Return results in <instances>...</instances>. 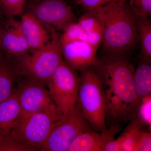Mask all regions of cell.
<instances>
[{
    "instance_id": "6da1fadb",
    "label": "cell",
    "mask_w": 151,
    "mask_h": 151,
    "mask_svg": "<svg viewBox=\"0 0 151 151\" xmlns=\"http://www.w3.org/2000/svg\"><path fill=\"white\" fill-rule=\"evenodd\" d=\"M92 65L101 80L107 113L115 122L135 118L141 100L134 86L135 68L127 54H102L96 57Z\"/></svg>"
},
{
    "instance_id": "7a4b0ae2",
    "label": "cell",
    "mask_w": 151,
    "mask_h": 151,
    "mask_svg": "<svg viewBox=\"0 0 151 151\" xmlns=\"http://www.w3.org/2000/svg\"><path fill=\"white\" fill-rule=\"evenodd\" d=\"M96 11L104 29L102 54H128L138 37L137 22L127 3L110 2Z\"/></svg>"
},
{
    "instance_id": "3957f363",
    "label": "cell",
    "mask_w": 151,
    "mask_h": 151,
    "mask_svg": "<svg viewBox=\"0 0 151 151\" xmlns=\"http://www.w3.org/2000/svg\"><path fill=\"white\" fill-rule=\"evenodd\" d=\"M60 119L43 112L21 113L8 139L0 144V151L41 150L52 127Z\"/></svg>"
},
{
    "instance_id": "277c9868",
    "label": "cell",
    "mask_w": 151,
    "mask_h": 151,
    "mask_svg": "<svg viewBox=\"0 0 151 151\" xmlns=\"http://www.w3.org/2000/svg\"><path fill=\"white\" fill-rule=\"evenodd\" d=\"M51 38L43 47L14 60L19 75L46 84L63 60L60 36L50 27Z\"/></svg>"
},
{
    "instance_id": "5b68a950",
    "label": "cell",
    "mask_w": 151,
    "mask_h": 151,
    "mask_svg": "<svg viewBox=\"0 0 151 151\" xmlns=\"http://www.w3.org/2000/svg\"><path fill=\"white\" fill-rule=\"evenodd\" d=\"M77 103L92 129L100 132L107 128L105 95L100 76L93 65L81 71Z\"/></svg>"
},
{
    "instance_id": "8992f818",
    "label": "cell",
    "mask_w": 151,
    "mask_h": 151,
    "mask_svg": "<svg viewBox=\"0 0 151 151\" xmlns=\"http://www.w3.org/2000/svg\"><path fill=\"white\" fill-rule=\"evenodd\" d=\"M14 90L22 114L43 112L57 119L62 116L58 110L46 85L42 82L18 75Z\"/></svg>"
},
{
    "instance_id": "52a82bcc",
    "label": "cell",
    "mask_w": 151,
    "mask_h": 151,
    "mask_svg": "<svg viewBox=\"0 0 151 151\" xmlns=\"http://www.w3.org/2000/svg\"><path fill=\"white\" fill-rule=\"evenodd\" d=\"M61 116L66 115L76 105L79 76L76 70L63 60L46 84Z\"/></svg>"
},
{
    "instance_id": "ba28073f",
    "label": "cell",
    "mask_w": 151,
    "mask_h": 151,
    "mask_svg": "<svg viewBox=\"0 0 151 151\" xmlns=\"http://www.w3.org/2000/svg\"><path fill=\"white\" fill-rule=\"evenodd\" d=\"M92 129L77 103L55 123L41 151H67L78 136Z\"/></svg>"
},
{
    "instance_id": "9c48e42d",
    "label": "cell",
    "mask_w": 151,
    "mask_h": 151,
    "mask_svg": "<svg viewBox=\"0 0 151 151\" xmlns=\"http://www.w3.org/2000/svg\"><path fill=\"white\" fill-rule=\"evenodd\" d=\"M26 8L43 24L63 31L76 22L72 8L65 0H42L35 4H27Z\"/></svg>"
},
{
    "instance_id": "30bf717a",
    "label": "cell",
    "mask_w": 151,
    "mask_h": 151,
    "mask_svg": "<svg viewBox=\"0 0 151 151\" xmlns=\"http://www.w3.org/2000/svg\"><path fill=\"white\" fill-rule=\"evenodd\" d=\"M0 49L6 56L14 60L30 51L20 22L14 18H7L3 27L0 24Z\"/></svg>"
},
{
    "instance_id": "8fae6325",
    "label": "cell",
    "mask_w": 151,
    "mask_h": 151,
    "mask_svg": "<svg viewBox=\"0 0 151 151\" xmlns=\"http://www.w3.org/2000/svg\"><path fill=\"white\" fill-rule=\"evenodd\" d=\"M63 58L71 68L81 71L93 65L97 49L86 41H76L61 45Z\"/></svg>"
},
{
    "instance_id": "7c38bea8",
    "label": "cell",
    "mask_w": 151,
    "mask_h": 151,
    "mask_svg": "<svg viewBox=\"0 0 151 151\" xmlns=\"http://www.w3.org/2000/svg\"><path fill=\"white\" fill-rule=\"evenodd\" d=\"M121 130V127L116 123L100 132L86 131L76 138L67 151H104L106 144L114 139Z\"/></svg>"
},
{
    "instance_id": "4fadbf2b",
    "label": "cell",
    "mask_w": 151,
    "mask_h": 151,
    "mask_svg": "<svg viewBox=\"0 0 151 151\" xmlns=\"http://www.w3.org/2000/svg\"><path fill=\"white\" fill-rule=\"evenodd\" d=\"M19 22L29 51L43 47L50 40L51 34L50 35L44 24L30 13L26 12L24 13Z\"/></svg>"
},
{
    "instance_id": "5bb4252c",
    "label": "cell",
    "mask_w": 151,
    "mask_h": 151,
    "mask_svg": "<svg viewBox=\"0 0 151 151\" xmlns=\"http://www.w3.org/2000/svg\"><path fill=\"white\" fill-rule=\"evenodd\" d=\"M22 112L15 91L0 102V144L8 139L15 123Z\"/></svg>"
},
{
    "instance_id": "9a60e30c",
    "label": "cell",
    "mask_w": 151,
    "mask_h": 151,
    "mask_svg": "<svg viewBox=\"0 0 151 151\" xmlns=\"http://www.w3.org/2000/svg\"><path fill=\"white\" fill-rule=\"evenodd\" d=\"M18 77L15 61L3 54L0 55V102L12 94Z\"/></svg>"
},
{
    "instance_id": "2e32d148",
    "label": "cell",
    "mask_w": 151,
    "mask_h": 151,
    "mask_svg": "<svg viewBox=\"0 0 151 151\" xmlns=\"http://www.w3.org/2000/svg\"><path fill=\"white\" fill-rule=\"evenodd\" d=\"M133 81L135 91L140 100L151 95V63L140 61L137 68H135Z\"/></svg>"
},
{
    "instance_id": "e0dca14e",
    "label": "cell",
    "mask_w": 151,
    "mask_h": 151,
    "mask_svg": "<svg viewBox=\"0 0 151 151\" xmlns=\"http://www.w3.org/2000/svg\"><path fill=\"white\" fill-rule=\"evenodd\" d=\"M140 61L151 62V22L150 19L136 21Z\"/></svg>"
},
{
    "instance_id": "ac0fdd59",
    "label": "cell",
    "mask_w": 151,
    "mask_h": 151,
    "mask_svg": "<svg viewBox=\"0 0 151 151\" xmlns=\"http://www.w3.org/2000/svg\"><path fill=\"white\" fill-rule=\"evenodd\" d=\"M130 122L121 134L122 151H135L138 137L145 126L137 116Z\"/></svg>"
},
{
    "instance_id": "d6986e66",
    "label": "cell",
    "mask_w": 151,
    "mask_h": 151,
    "mask_svg": "<svg viewBox=\"0 0 151 151\" xmlns=\"http://www.w3.org/2000/svg\"><path fill=\"white\" fill-rule=\"evenodd\" d=\"M77 22L86 34L96 31L104 32L103 23L97 11L85 12Z\"/></svg>"
},
{
    "instance_id": "ffe728a7",
    "label": "cell",
    "mask_w": 151,
    "mask_h": 151,
    "mask_svg": "<svg viewBox=\"0 0 151 151\" xmlns=\"http://www.w3.org/2000/svg\"><path fill=\"white\" fill-rule=\"evenodd\" d=\"M27 0H0V13L7 18H14L24 12Z\"/></svg>"
},
{
    "instance_id": "44dd1931",
    "label": "cell",
    "mask_w": 151,
    "mask_h": 151,
    "mask_svg": "<svg viewBox=\"0 0 151 151\" xmlns=\"http://www.w3.org/2000/svg\"><path fill=\"white\" fill-rule=\"evenodd\" d=\"M128 7L136 21L150 19L151 0H128Z\"/></svg>"
},
{
    "instance_id": "7402d4cb",
    "label": "cell",
    "mask_w": 151,
    "mask_h": 151,
    "mask_svg": "<svg viewBox=\"0 0 151 151\" xmlns=\"http://www.w3.org/2000/svg\"><path fill=\"white\" fill-rule=\"evenodd\" d=\"M60 44L62 45L76 41H87V37L86 33L76 21L65 28L63 31V33L60 36Z\"/></svg>"
},
{
    "instance_id": "603a6c76",
    "label": "cell",
    "mask_w": 151,
    "mask_h": 151,
    "mask_svg": "<svg viewBox=\"0 0 151 151\" xmlns=\"http://www.w3.org/2000/svg\"><path fill=\"white\" fill-rule=\"evenodd\" d=\"M137 117L145 126L151 127V95L141 99Z\"/></svg>"
},
{
    "instance_id": "cb8c5ba5",
    "label": "cell",
    "mask_w": 151,
    "mask_h": 151,
    "mask_svg": "<svg viewBox=\"0 0 151 151\" xmlns=\"http://www.w3.org/2000/svg\"><path fill=\"white\" fill-rule=\"evenodd\" d=\"M113 0H74L73 3L80 6L85 12H95L102 6Z\"/></svg>"
},
{
    "instance_id": "d4e9b609",
    "label": "cell",
    "mask_w": 151,
    "mask_h": 151,
    "mask_svg": "<svg viewBox=\"0 0 151 151\" xmlns=\"http://www.w3.org/2000/svg\"><path fill=\"white\" fill-rule=\"evenodd\" d=\"M151 151V132L141 130L138 137L135 151Z\"/></svg>"
},
{
    "instance_id": "484cf974",
    "label": "cell",
    "mask_w": 151,
    "mask_h": 151,
    "mask_svg": "<svg viewBox=\"0 0 151 151\" xmlns=\"http://www.w3.org/2000/svg\"><path fill=\"white\" fill-rule=\"evenodd\" d=\"M122 137L120 135L116 139L112 140L107 143L104 147V151H122Z\"/></svg>"
},
{
    "instance_id": "4316f807",
    "label": "cell",
    "mask_w": 151,
    "mask_h": 151,
    "mask_svg": "<svg viewBox=\"0 0 151 151\" xmlns=\"http://www.w3.org/2000/svg\"><path fill=\"white\" fill-rule=\"evenodd\" d=\"M42 0H27V4H35L36 3L39 2Z\"/></svg>"
},
{
    "instance_id": "83f0119b",
    "label": "cell",
    "mask_w": 151,
    "mask_h": 151,
    "mask_svg": "<svg viewBox=\"0 0 151 151\" xmlns=\"http://www.w3.org/2000/svg\"><path fill=\"white\" fill-rule=\"evenodd\" d=\"M128 0H113V1L116 2L124 3H126L128 1Z\"/></svg>"
},
{
    "instance_id": "f1b7e54d",
    "label": "cell",
    "mask_w": 151,
    "mask_h": 151,
    "mask_svg": "<svg viewBox=\"0 0 151 151\" xmlns=\"http://www.w3.org/2000/svg\"><path fill=\"white\" fill-rule=\"evenodd\" d=\"M3 53L1 51V49H0V55L3 54Z\"/></svg>"
},
{
    "instance_id": "f546056e",
    "label": "cell",
    "mask_w": 151,
    "mask_h": 151,
    "mask_svg": "<svg viewBox=\"0 0 151 151\" xmlns=\"http://www.w3.org/2000/svg\"><path fill=\"white\" fill-rule=\"evenodd\" d=\"M71 1H72V2H73V1H74V0H71Z\"/></svg>"
}]
</instances>
